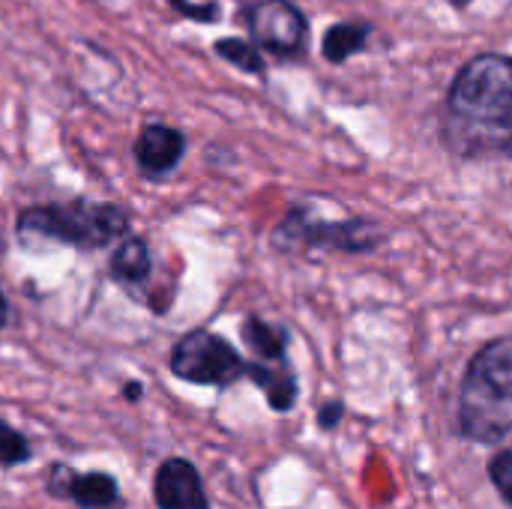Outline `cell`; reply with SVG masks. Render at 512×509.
I'll list each match as a JSON object with an SVG mask.
<instances>
[{
	"label": "cell",
	"instance_id": "9",
	"mask_svg": "<svg viewBox=\"0 0 512 509\" xmlns=\"http://www.w3.org/2000/svg\"><path fill=\"white\" fill-rule=\"evenodd\" d=\"M156 509H210L198 468L189 459H165L153 477Z\"/></svg>",
	"mask_w": 512,
	"mask_h": 509
},
{
	"label": "cell",
	"instance_id": "11",
	"mask_svg": "<svg viewBox=\"0 0 512 509\" xmlns=\"http://www.w3.org/2000/svg\"><path fill=\"white\" fill-rule=\"evenodd\" d=\"M108 273L117 285L126 288H144L150 273H153V255L144 237L126 234L120 243H114L111 261H108Z\"/></svg>",
	"mask_w": 512,
	"mask_h": 509
},
{
	"label": "cell",
	"instance_id": "13",
	"mask_svg": "<svg viewBox=\"0 0 512 509\" xmlns=\"http://www.w3.org/2000/svg\"><path fill=\"white\" fill-rule=\"evenodd\" d=\"M372 36V27L369 24H357V21H339L333 24L327 33H324V57L330 63H345L348 57H354L357 51L366 48Z\"/></svg>",
	"mask_w": 512,
	"mask_h": 509
},
{
	"label": "cell",
	"instance_id": "5",
	"mask_svg": "<svg viewBox=\"0 0 512 509\" xmlns=\"http://www.w3.org/2000/svg\"><path fill=\"white\" fill-rule=\"evenodd\" d=\"M168 369L174 378L195 387H231L246 378V360L240 351L210 330L183 333L168 354Z\"/></svg>",
	"mask_w": 512,
	"mask_h": 509
},
{
	"label": "cell",
	"instance_id": "7",
	"mask_svg": "<svg viewBox=\"0 0 512 509\" xmlns=\"http://www.w3.org/2000/svg\"><path fill=\"white\" fill-rule=\"evenodd\" d=\"M186 147H189V141L177 126L144 123L132 144L138 174L147 180H168L186 159Z\"/></svg>",
	"mask_w": 512,
	"mask_h": 509
},
{
	"label": "cell",
	"instance_id": "19",
	"mask_svg": "<svg viewBox=\"0 0 512 509\" xmlns=\"http://www.w3.org/2000/svg\"><path fill=\"white\" fill-rule=\"evenodd\" d=\"M123 396H126V402H138V399L144 396V387H141L138 381H129V384L123 387Z\"/></svg>",
	"mask_w": 512,
	"mask_h": 509
},
{
	"label": "cell",
	"instance_id": "10",
	"mask_svg": "<svg viewBox=\"0 0 512 509\" xmlns=\"http://www.w3.org/2000/svg\"><path fill=\"white\" fill-rule=\"evenodd\" d=\"M246 378L267 396L273 411H291L297 402V378L285 360H252L246 363Z\"/></svg>",
	"mask_w": 512,
	"mask_h": 509
},
{
	"label": "cell",
	"instance_id": "2",
	"mask_svg": "<svg viewBox=\"0 0 512 509\" xmlns=\"http://www.w3.org/2000/svg\"><path fill=\"white\" fill-rule=\"evenodd\" d=\"M132 234V219L126 207L111 201H48L24 207L15 219V237L24 249H39V243L69 246L81 252H99Z\"/></svg>",
	"mask_w": 512,
	"mask_h": 509
},
{
	"label": "cell",
	"instance_id": "8",
	"mask_svg": "<svg viewBox=\"0 0 512 509\" xmlns=\"http://www.w3.org/2000/svg\"><path fill=\"white\" fill-rule=\"evenodd\" d=\"M48 492L54 498H69L78 509H123L117 480L102 471L78 474L66 465H54L48 474Z\"/></svg>",
	"mask_w": 512,
	"mask_h": 509
},
{
	"label": "cell",
	"instance_id": "3",
	"mask_svg": "<svg viewBox=\"0 0 512 509\" xmlns=\"http://www.w3.org/2000/svg\"><path fill=\"white\" fill-rule=\"evenodd\" d=\"M459 429L474 444H501L512 432V336L483 345L468 363Z\"/></svg>",
	"mask_w": 512,
	"mask_h": 509
},
{
	"label": "cell",
	"instance_id": "1",
	"mask_svg": "<svg viewBox=\"0 0 512 509\" xmlns=\"http://www.w3.org/2000/svg\"><path fill=\"white\" fill-rule=\"evenodd\" d=\"M450 120L465 132L468 147L512 150V60L480 54L462 66L450 87Z\"/></svg>",
	"mask_w": 512,
	"mask_h": 509
},
{
	"label": "cell",
	"instance_id": "21",
	"mask_svg": "<svg viewBox=\"0 0 512 509\" xmlns=\"http://www.w3.org/2000/svg\"><path fill=\"white\" fill-rule=\"evenodd\" d=\"M507 156H510V159H512V150H510V153H507Z\"/></svg>",
	"mask_w": 512,
	"mask_h": 509
},
{
	"label": "cell",
	"instance_id": "6",
	"mask_svg": "<svg viewBox=\"0 0 512 509\" xmlns=\"http://www.w3.org/2000/svg\"><path fill=\"white\" fill-rule=\"evenodd\" d=\"M243 21L252 42L276 57H294L306 48L309 21L291 0H249Z\"/></svg>",
	"mask_w": 512,
	"mask_h": 509
},
{
	"label": "cell",
	"instance_id": "16",
	"mask_svg": "<svg viewBox=\"0 0 512 509\" xmlns=\"http://www.w3.org/2000/svg\"><path fill=\"white\" fill-rule=\"evenodd\" d=\"M168 6L183 15V18H192L198 24H213L219 21V3L216 0H204V3H195V0H168Z\"/></svg>",
	"mask_w": 512,
	"mask_h": 509
},
{
	"label": "cell",
	"instance_id": "17",
	"mask_svg": "<svg viewBox=\"0 0 512 509\" xmlns=\"http://www.w3.org/2000/svg\"><path fill=\"white\" fill-rule=\"evenodd\" d=\"M489 477L495 483V489L504 495V501L512 504V450H504L492 459L489 465Z\"/></svg>",
	"mask_w": 512,
	"mask_h": 509
},
{
	"label": "cell",
	"instance_id": "15",
	"mask_svg": "<svg viewBox=\"0 0 512 509\" xmlns=\"http://www.w3.org/2000/svg\"><path fill=\"white\" fill-rule=\"evenodd\" d=\"M33 450H30V441L15 432L3 417H0V465L3 468H15V465H24L30 462Z\"/></svg>",
	"mask_w": 512,
	"mask_h": 509
},
{
	"label": "cell",
	"instance_id": "20",
	"mask_svg": "<svg viewBox=\"0 0 512 509\" xmlns=\"http://www.w3.org/2000/svg\"><path fill=\"white\" fill-rule=\"evenodd\" d=\"M9 324V303H6V294H3V288H0V330Z\"/></svg>",
	"mask_w": 512,
	"mask_h": 509
},
{
	"label": "cell",
	"instance_id": "14",
	"mask_svg": "<svg viewBox=\"0 0 512 509\" xmlns=\"http://www.w3.org/2000/svg\"><path fill=\"white\" fill-rule=\"evenodd\" d=\"M213 54L222 57L225 63L237 66L240 72H249V75H258L264 78L267 72V63H264V54L255 42L249 39H240V36H222L213 42Z\"/></svg>",
	"mask_w": 512,
	"mask_h": 509
},
{
	"label": "cell",
	"instance_id": "12",
	"mask_svg": "<svg viewBox=\"0 0 512 509\" xmlns=\"http://www.w3.org/2000/svg\"><path fill=\"white\" fill-rule=\"evenodd\" d=\"M243 345L255 354V360H285L288 354V330L279 324H270L264 318L249 315L240 327Z\"/></svg>",
	"mask_w": 512,
	"mask_h": 509
},
{
	"label": "cell",
	"instance_id": "4",
	"mask_svg": "<svg viewBox=\"0 0 512 509\" xmlns=\"http://www.w3.org/2000/svg\"><path fill=\"white\" fill-rule=\"evenodd\" d=\"M279 249H339V252H369L381 243V231L369 219H321L309 204H297L273 231Z\"/></svg>",
	"mask_w": 512,
	"mask_h": 509
},
{
	"label": "cell",
	"instance_id": "18",
	"mask_svg": "<svg viewBox=\"0 0 512 509\" xmlns=\"http://www.w3.org/2000/svg\"><path fill=\"white\" fill-rule=\"evenodd\" d=\"M342 414H345V405H342V402H327V405H321V411H318V426H321L324 432H330V429H336V426L342 423Z\"/></svg>",
	"mask_w": 512,
	"mask_h": 509
}]
</instances>
